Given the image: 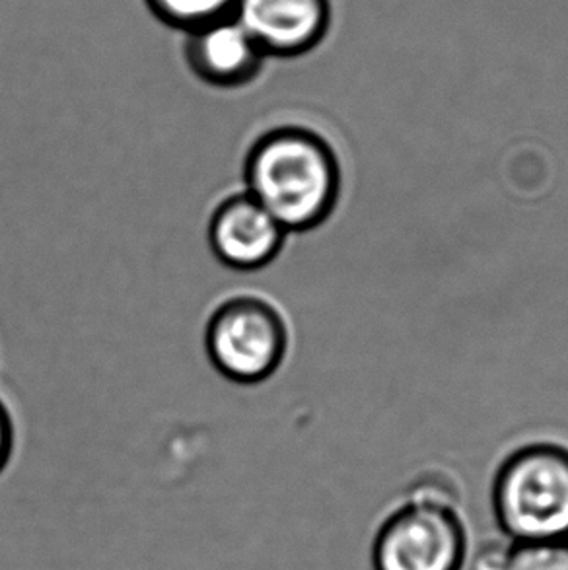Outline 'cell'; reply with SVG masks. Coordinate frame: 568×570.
I'll return each mask as SVG.
<instances>
[{"label": "cell", "mask_w": 568, "mask_h": 570, "mask_svg": "<svg viewBox=\"0 0 568 570\" xmlns=\"http://www.w3.org/2000/svg\"><path fill=\"white\" fill-rule=\"evenodd\" d=\"M492 514L510 543L568 540V448L533 442L494 473Z\"/></svg>", "instance_id": "2"}, {"label": "cell", "mask_w": 568, "mask_h": 570, "mask_svg": "<svg viewBox=\"0 0 568 570\" xmlns=\"http://www.w3.org/2000/svg\"><path fill=\"white\" fill-rule=\"evenodd\" d=\"M205 351L213 368L228 382L262 384L283 366L288 327L270 301L238 294L221 302L208 317Z\"/></svg>", "instance_id": "4"}, {"label": "cell", "mask_w": 568, "mask_h": 570, "mask_svg": "<svg viewBox=\"0 0 568 570\" xmlns=\"http://www.w3.org/2000/svg\"><path fill=\"white\" fill-rule=\"evenodd\" d=\"M512 543L492 540L483 543L477 549L476 556L471 559V570H508Z\"/></svg>", "instance_id": "10"}, {"label": "cell", "mask_w": 568, "mask_h": 570, "mask_svg": "<svg viewBox=\"0 0 568 570\" xmlns=\"http://www.w3.org/2000/svg\"><path fill=\"white\" fill-rule=\"evenodd\" d=\"M286 238L288 232L246 191L221 200L208 218L210 252L239 273L265 269L281 255Z\"/></svg>", "instance_id": "5"}, {"label": "cell", "mask_w": 568, "mask_h": 570, "mask_svg": "<svg viewBox=\"0 0 568 570\" xmlns=\"http://www.w3.org/2000/svg\"><path fill=\"white\" fill-rule=\"evenodd\" d=\"M244 191L288 234L320 228L335 213L343 174L337 155L320 132L302 125H278L247 148Z\"/></svg>", "instance_id": "1"}, {"label": "cell", "mask_w": 568, "mask_h": 570, "mask_svg": "<svg viewBox=\"0 0 568 570\" xmlns=\"http://www.w3.org/2000/svg\"><path fill=\"white\" fill-rule=\"evenodd\" d=\"M468 530L453 489L427 479L417 483L378 528L374 570H463Z\"/></svg>", "instance_id": "3"}, {"label": "cell", "mask_w": 568, "mask_h": 570, "mask_svg": "<svg viewBox=\"0 0 568 570\" xmlns=\"http://www.w3.org/2000/svg\"><path fill=\"white\" fill-rule=\"evenodd\" d=\"M16 431L14 421L10 416L4 401L0 400V473L4 471L12 452H14Z\"/></svg>", "instance_id": "11"}, {"label": "cell", "mask_w": 568, "mask_h": 570, "mask_svg": "<svg viewBox=\"0 0 568 570\" xmlns=\"http://www.w3.org/2000/svg\"><path fill=\"white\" fill-rule=\"evenodd\" d=\"M234 16L267 59H294L327 38L331 0H238Z\"/></svg>", "instance_id": "6"}, {"label": "cell", "mask_w": 568, "mask_h": 570, "mask_svg": "<svg viewBox=\"0 0 568 570\" xmlns=\"http://www.w3.org/2000/svg\"><path fill=\"white\" fill-rule=\"evenodd\" d=\"M156 20L174 30H197L200 26L234 16L238 0H145Z\"/></svg>", "instance_id": "8"}, {"label": "cell", "mask_w": 568, "mask_h": 570, "mask_svg": "<svg viewBox=\"0 0 568 570\" xmlns=\"http://www.w3.org/2000/svg\"><path fill=\"white\" fill-rule=\"evenodd\" d=\"M184 57L200 82L223 90L252 85L267 61L236 16L187 31Z\"/></svg>", "instance_id": "7"}, {"label": "cell", "mask_w": 568, "mask_h": 570, "mask_svg": "<svg viewBox=\"0 0 568 570\" xmlns=\"http://www.w3.org/2000/svg\"><path fill=\"white\" fill-rule=\"evenodd\" d=\"M508 570H568V540L512 543Z\"/></svg>", "instance_id": "9"}]
</instances>
